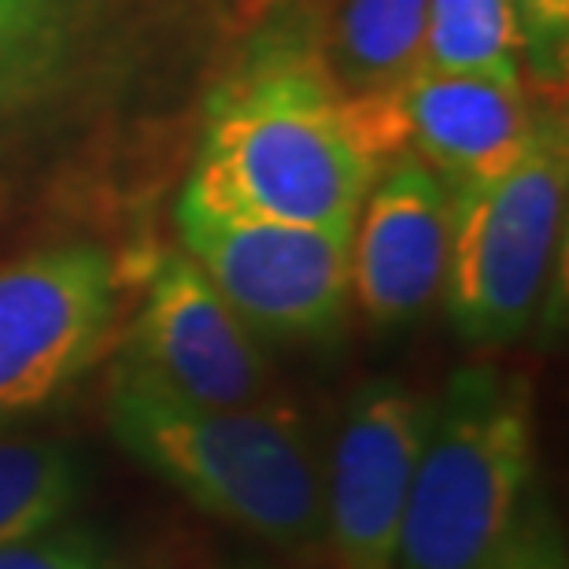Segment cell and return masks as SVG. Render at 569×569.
<instances>
[{"mask_svg":"<svg viewBox=\"0 0 569 569\" xmlns=\"http://www.w3.org/2000/svg\"><path fill=\"white\" fill-rule=\"evenodd\" d=\"M389 163L367 100L340 93L315 56H259L214 97L186 192L211 208L351 230Z\"/></svg>","mask_w":569,"mask_h":569,"instance_id":"1","label":"cell"},{"mask_svg":"<svg viewBox=\"0 0 569 569\" xmlns=\"http://www.w3.org/2000/svg\"><path fill=\"white\" fill-rule=\"evenodd\" d=\"M108 429L133 462L200 515L284 559L322 562L326 455L289 403H186L119 362Z\"/></svg>","mask_w":569,"mask_h":569,"instance_id":"2","label":"cell"},{"mask_svg":"<svg viewBox=\"0 0 569 569\" xmlns=\"http://www.w3.org/2000/svg\"><path fill=\"white\" fill-rule=\"evenodd\" d=\"M537 481L526 373L470 362L432 396L403 499L400 569H499Z\"/></svg>","mask_w":569,"mask_h":569,"instance_id":"3","label":"cell"},{"mask_svg":"<svg viewBox=\"0 0 569 569\" xmlns=\"http://www.w3.org/2000/svg\"><path fill=\"white\" fill-rule=\"evenodd\" d=\"M566 189V122L540 111L526 152L503 174L451 192L440 300L462 340L496 348L532 326L562 241Z\"/></svg>","mask_w":569,"mask_h":569,"instance_id":"4","label":"cell"},{"mask_svg":"<svg viewBox=\"0 0 569 569\" xmlns=\"http://www.w3.org/2000/svg\"><path fill=\"white\" fill-rule=\"evenodd\" d=\"M181 252L259 340H326L351 307V230L292 226L178 200Z\"/></svg>","mask_w":569,"mask_h":569,"instance_id":"5","label":"cell"},{"mask_svg":"<svg viewBox=\"0 0 569 569\" xmlns=\"http://www.w3.org/2000/svg\"><path fill=\"white\" fill-rule=\"evenodd\" d=\"M122 270L104 244H44L0 263V418L49 407L108 348Z\"/></svg>","mask_w":569,"mask_h":569,"instance_id":"6","label":"cell"},{"mask_svg":"<svg viewBox=\"0 0 569 569\" xmlns=\"http://www.w3.org/2000/svg\"><path fill=\"white\" fill-rule=\"evenodd\" d=\"M122 367L174 400L200 407L274 400V370L263 340L186 252L148 259Z\"/></svg>","mask_w":569,"mask_h":569,"instance_id":"7","label":"cell"},{"mask_svg":"<svg viewBox=\"0 0 569 569\" xmlns=\"http://www.w3.org/2000/svg\"><path fill=\"white\" fill-rule=\"evenodd\" d=\"M432 415V396L392 378L348 396L326 451L329 569H400L403 499Z\"/></svg>","mask_w":569,"mask_h":569,"instance_id":"8","label":"cell"},{"mask_svg":"<svg viewBox=\"0 0 569 569\" xmlns=\"http://www.w3.org/2000/svg\"><path fill=\"white\" fill-rule=\"evenodd\" d=\"M451 189L411 152L373 178L351 226V303L373 329L422 318L440 300L448 270Z\"/></svg>","mask_w":569,"mask_h":569,"instance_id":"9","label":"cell"},{"mask_svg":"<svg viewBox=\"0 0 569 569\" xmlns=\"http://www.w3.org/2000/svg\"><path fill=\"white\" fill-rule=\"evenodd\" d=\"M400 152L418 156L451 192L499 178L537 127L521 78L418 71L389 93Z\"/></svg>","mask_w":569,"mask_h":569,"instance_id":"10","label":"cell"},{"mask_svg":"<svg viewBox=\"0 0 569 569\" xmlns=\"http://www.w3.org/2000/svg\"><path fill=\"white\" fill-rule=\"evenodd\" d=\"M429 0H333L315 60L348 97H389L418 71Z\"/></svg>","mask_w":569,"mask_h":569,"instance_id":"11","label":"cell"},{"mask_svg":"<svg viewBox=\"0 0 569 569\" xmlns=\"http://www.w3.org/2000/svg\"><path fill=\"white\" fill-rule=\"evenodd\" d=\"M89 473L78 448L52 437L0 440V548L71 518Z\"/></svg>","mask_w":569,"mask_h":569,"instance_id":"12","label":"cell"},{"mask_svg":"<svg viewBox=\"0 0 569 569\" xmlns=\"http://www.w3.org/2000/svg\"><path fill=\"white\" fill-rule=\"evenodd\" d=\"M418 67L521 78V41L510 0H429Z\"/></svg>","mask_w":569,"mask_h":569,"instance_id":"13","label":"cell"},{"mask_svg":"<svg viewBox=\"0 0 569 569\" xmlns=\"http://www.w3.org/2000/svg\"><path fill=\"white\" fill-rule=\"evenodd\" d=\"M0 569H127L116 540L74 515L0 548Z\"/></svg>","mask_w":569,"mask_h":569,"instance_id":"14","label":"cell"},{"mask_svg":"<svg viewBox=\"0 0 569 569\" xmlns=\"http://www.w3.org/2000/svg\"><path fill=\"white\" fill-rule=\"evenodd\" d=\"M518 22L521 56L529 71L548 78H562L566 71V41H569V0H510Z\"/></svg>","mask_w":569,"mask_h":569,"instance_id":"15","label":"cell"},{"mask_svg":"<svg viewBox=\"0 0 569 569\" xmlns=\"http://www.w3.org/2000/svg\"><path fill=\"white\" fill-rule=\"evenodd\" d=\"M499 569H569L562 521L540 492H532L526 518H521Z\"/></svg>","mask_w":569,"mask_h":569,"instance_id":"16","label":"cell"},{"mask_svg":"<svg viewBox=\"0 0 569 569\" xmlns=\"http://www.w3.org/2000/svg\"><path fill=\"white\" fill-rule=\"evenodd\" d=\"M19 16L22 11H0V44H4V33H8V27H16Z\"/></svg>","mask_w":569,"mask_h":569,"instance_id":"17","label":"cell"},{"mask_svg":"<svg viewBox=\"0 0 569 569\" xmlns=\"http://www.w3.org/2000/svg\"><path fill=\"white\" fill-rule=\"evenodd\" d=\"M27 8V0H0V11H22Z\"/></svg>","mask_w":569,"mask_h":569,"instance_id":"18","label":"cell"},{"mask_svg":"<svg viewBox=\"0 0 569 569\" xmlns=\"http://www.w3.org/2000/svg\"><path fill=\"white\" fill-rule=\"evenodd\" d=\"M222 569H267V566H256V562H233V566H222Z\"/></svg>","mask_w":569,"mask_h":569,"instance_id":"19","label":"cell"}]
</instances>
